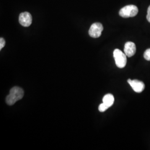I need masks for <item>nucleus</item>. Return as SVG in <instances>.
I'll return each mask as SVG.
<instances>
[{"label": "nucleus", "mask_w": 150, "mask_h": 150, "mask_svg": "<svg viewBox=\"0 0 150 150\" xmlns=\"http://www.w3.org/2000/svg\"><path fill=\"white\" fill-rule=\"evenodd\" d=\"M24 95L23 89L19 87H13L10 91V93L6 97V101L7 105H13L17 101L21 100Z\"/></svg>", "instance_id": "obj_1"}, {"label": "nucleus", "mask_w": 150, "mask_h": 150, "mask_svg": "<svg viewBox=\"0 0 150 150\" xmlns=\"http://www.w3.org/2000/svg\"><path fill=\"white\" fill-rule=\"evenodd\" d=\"M113 57L118 68H124L127 64V56L120 50L115 49L113 51Z\"/></svg>", "instance_id": "obj_2"}, {"label": "nucleus", "mask_w": 150, "mask_h": 150, "mask_svg": "<svg viewBox=\"0 0 150 150\" xmlns=\"http://www.w3.org/2000/svg\"><path fill=\"white\" fill-rule=\"evenodd\" d=\"M138 12L139 9L137 6L131 5L126 6L122 8L119 12V15L123 18H129L136 16Z\"/></svg>", "instance_id": "obj_3"}, {"label": "nucleus", "mask_w": 150, "mask_h": 150, "mask_svg": "<svg viewBox=\"0 0 150 150\" xmlns=\"http://www.w3.org/2000/svg\"><path fill=\"white\" fill-rule=\"evenodd\" d=\"M103 27L102 24L98 22L93 23L88 31L89 35L91 38H98L101 35Z\"/></svg>", "instance_id": "obj_4"}, {"label": "nucleus", "mask_w": 150, "mask_h": 150, "mask_svg": "<svg viewBox=\"0 0 150 150\" xmlns=\"http://www.w3.org/2000/svg\"><path fill=\"white\" fill-rule=\"evenodd\" d=\"M32 17L31 15L27 12H22L19 16V22L24 27H28L32 23Z\"/></svg>", "instance_id": "obj_5"}, {"label": "nucleus", "mask_w": 150, "mask_h": 150, "mask_svg": "<svg viewBox=\"0 0 150 150\" xmlns=\"http://www.w3.org/2000/svg\"><path fill=\"white\" fill-rule=\"evenodd\" d=\"M127 82L130 85V86H131L134 91L136 92L141 93L145 89V84L142 81H140L137 80H131L130 79H129L127 80Z\"/></svg>", "instance_id": "obj_6"}, {"label": "nucleus", "mask_w": 150, "mask_h": 150, "mask_svg": "<svg viewBox=\"0 0 150 150\" xmlns=\"http://www.w3.org/2000/svg\"><path fill=\"white\" fill-rule=\"evenodd\" d=\"M136 51V45L132 42H127L125 45L124 52L128 57H131L134 55Z\"/></svg>", "instance_id": "obj_7"}, {"label": "nucleus", "mask_w": 150, "mask_h": 150, "mask_svg": "<svg viewBox=\"0 0 150 150\" xmlns=\"http://www.w3.org/2000/svg\"><path fill=\"white\" fill-rule=\"evenodd\" d=\"M102 101L103 103H104L106 106L110 108L112 106L115 101L114 96L112 94H110V93L107 94L103 97Z\"/></svg>", "instance_id": "obj_8"}, {"label": "nucleus", "mask_w": 150, "mask_h": 150, "mask_svg": "<svg viewBox=\"0 0 150 150\" xmlns=\"http://www.w3.org/2000/svg\"><path fill=\"white\" fill-rule=\"evenodd\" d=\"M108 108L109 107L106 106L104 103H102L100 105V106L98 107V110L100 112H105V111H106Z\"/></svg>", "instance_id": "obj_9"}, {"label": "nucleus", "mask_w": 150, "mask_h": 150, "mask_svg": "<svg viewBox=\"0 0 150 150\" xmlns=\"http://www.w3.org/2000/svg\"><path fill=\"white\" fill-rule=\"evenodd\" d=\"M144 56L146 60L150 61V48H149L145 51Z\"/></svg>", "instance_id": "obj_10"}, {"label": "nucleus", "mask_w": 150, "mask_h": 150, "mask_svg": "<svg viewBox=\"0 0 150 150\" xmlns=\"http://www.w3.org/2000/svg\"><path fill=\"white\" fill-rule=\"evenodd\" d=\"M5 41L4 38H0V50H2V48L5 46Z\"/></svg>", "instance_id": "obj_11"}, {"label": "nucleus", "mask_w": 150, "mask_h": 150, "mask_svg": "<svg viewBox=\"0 0 150 150\" xmlns=\"http://www.w3.org/2000/svg\"><path fill=\"white\" fill-rule=\"evenodd\" d=\"M146 17H147V21L150 23V6L149 7L148 10H147V15Z\"/></svg>", "instance_id": "obj_12"}]
</instances>
